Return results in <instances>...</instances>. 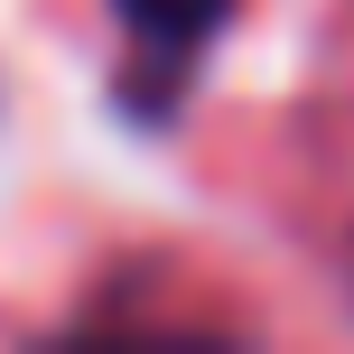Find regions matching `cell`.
<instances>
[{
	"label": "cell",
	"instance_id": "cell-1",
	"mask_svg": "<svg viewBox=\"0 0 354 354\" xmlns=\"http://www.w3.org/2000/svg\"><path fill=\"white\" fill-rule=\"evenodd\" d=\"M112 19H122V37H131L122 112H140V122H168V112H177V93H187V75L205 66L214 28L233 19V0H112Z\"/></svg>",
	"mask_w": 354,
	"mask_h": 354
}]
</instances>
